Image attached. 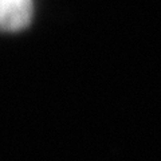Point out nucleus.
<instances>
[{
    "label": "nucleus",
    "instance_id": "1",
    "mask_svg": "<svg viewBox=\"0 0 161 161\" xmlns=\"http://www.w3.org/2000/svg\"><path fill=\"white\" fill-rule=\"evenodd\" d=\"M34 0H0V32H20L32 20Z\"/></svg>",
    "mask_w": 161,
    "mask_h": 161
}]
</instances>
